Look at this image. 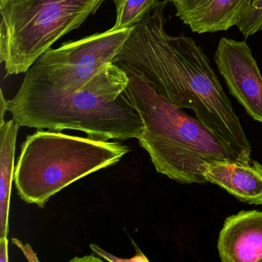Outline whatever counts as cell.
Here are the masks:
<instances>
[{
	"label": "cell",
	"instance_id": "obj_19",
	"mask_svg": "<svg viewBox=\"0 0 262 262\" xmlns=\"http://www.w3.org/2000/svg\"><path fill=\"white\" fill-rule=\"evenodd\" d=\"M251 1H252V0H251Z\"/></svg>",
	"mask_w": 262,
	"mask_h": 262
},
{
	"label": "cell",
	"instance_id": "obj_20",
	"mask_svg": "<svg viewBox=\"0 0 262 262\" xmlns=\"http://www.w3.org/2000/svg\"><path fill=\"white\" fill-rule=\"evenodd\" d=\"M261 261H262V260H261Z\"/></svg>",
	"mask_w": 262,
	"mask_h": 262
},
{
	"label": "cell",
	"instance_id": "obj_10",
	"mask_svg": "<svg viewBox=\"0 0 262 262\" xmlns=\"http://www.w3.org/2000/svg\"><path fill=\"white\" fill-rule=\"evenodd\" d=\"M251 0H207L181 20L193 33H217L237 27Z\"/></svg>",
	"mask_w": 262,
	"mask_h": 262
},
{
	"label": "cell",
	"instance_id": "obj_4",
	"mask_svg": "<svg viewBox=\"0 0 262 262\" xmlns=\"http://www.w3.org/2000/svg\"><path fill=\"white\" fill-rule=\"evenodd\" d=\"M129 151L119 142L37 130L21 145L13 179L18 195L43 208L59 191L116 165Z\"/></svg>",
	"mask_w": 262,
	"mask_h": 262
},
{
	"label": "cell",
	"instance_id": "obj_8",
	"mask_svg": "<svg viewBox=\"0 0 262 262\" xmlns=\"http://www.w3.org/2000/svg\"><path fill=\"white\" fill-rule=\"evenodd\" d=\"M223 262L262 260V211H241L227 217L217 245Z\"/></svg>",
	"mask_w": 262,
	"mask_h": 262
},
{
	"label": "cell",
	"instance_id": "obj_6",
	"mask_svg": "<svg viewBox=\"0 0 262 262\" xmlns=\"http://www.w3.org/2000/svg\"><path fill=\"white\" fill-rule=\"evenodd\" d=\"M133 28L110 29L50 49L25 73L19 92L65 94L82 88L114 62Z\"/></svg>",
	"mask_w": 262,
	"mask_h": 262
},
{
	"label": "cell",
	"instance_id": "obj_13",
	"mask_svg": "<svg viewBox=\"0 0 262 262\" xmlns=\"http://www.w3.org/2000/svg\"><path fill=\"white\" fill-rule=\"evenodd\" d=\"M245 37L262 30V0H252L246 13L237 25Z\"/></svg>",
	"mask_w": 262,
	"mask_h": 262
},
{
	"label": "cell",
	"instance_id": "obj_17",
	"mask_svg": "<svg viewBox=\"0 0 262 262\" xmlns=\"http://www.w3.org/2000/svg\"><path fill=\"white\" fill-rule=\"evenodd\" d=\"M8 245L7 237H0V262H8Z\"/></svg>",
	"mask_w": 262,
	"mask_h": 262
},
{
	"label": "cell",
	"instance_id": "obj_3",
	"mask_svg": "<svg viewBox=\"0 0 262 262\" xmlns=\"http://www.w3.org/2000/svg\"><path fill=\"white\" fill-rule=\"evenodd\" d=\"M117 65L128 75L125 94L143 121L144 132L138 140L157 172L179 183L205 184L207 164L241 157L199 119L158 93L142 74Z\"/></svg>",
	"mask_w": 262,
	"mask_h": 262
},
{
	"label": "cell",
	"instance_id": "obj_7",
	"mask_svg": "<svg viewBox=\"0 0 262 262\" xmlns=\"http://www.w3.org/2000/svg\"><path fill=\"white\" fill-rule=\"evenodd\" d=\"M214 60L230 94L253 119L262 123V76L246 42L222 38Z\"/></svg>",
	"mask_w": 262,
	"mask_h": 262
},
{
	"label": "cell",
	"instance_id": "obj_9",
	"mask_svg": "<svg viewBox=\"0 0 262 262\" xmlns=\"http://www.w3.org/2000/svg\"><path fill=\"white\" fill-rule=\"evenodd\" d=\"M207 183L214 184L241 202L262 205V165L251 157L209 162L203 172Z\"/></svg>",
	"mask_w": 262,
	"mask_h": 262
},
{
	"label": "cell",
	"instance_id": "obj_11",
	"mask_svg": "<svg viewBox=\"0 0 262 262\" xmlns=\"http://www.w3.org/2000/svg\"><path fill=\"white\" fill-rule=\"evenodd\" d=\"M19 124L11 119L0 127V237L9 234V215Z\"/></svg>",
	"mask_w": 262,
	"mask_h": 262
},
{
	"label": "cell",
	"instance_id": "obj_12",
	"mask_svg": "<svg viewBox=\"0 0 262 262\" xmlns=\"http://www.w3.org/2000/svg\"><path fill=\"white\" fill-rule=\"evenodd\" d=\"M108 1V0H107ZM116 6V18L113 30L133 28L143 20L159 4V0H112Z\"/></svg>",
	"mask_w": 262,
	"mask_h": 262
},
{
	"label": "cell",
	"instance_id": "obj_16",
	"mask_svg": "<svg viewBox=\"0 0 262 262\" xmlns=\"http://www.w3.org/2000/svg\"><path fill=\"white\" fill-rule=\"evenodd\" d=\"M12 242H13V245L17 246L18 248L22 251V252L24 253V255H25V257H27V259L29 261H39V259H38L37 255H36V253L33 251V248L30 246V244L24 245V244H23L22 242H20L19 239L15 238V237H13V238L12 239Z\"/></svg>",
	"mask_w": 262,
	"mask_h": 262
},
{
	"label": "cell",
	"instance_id": "obj_18",
	"mask_svg": "<svg viewBox=\"0 0 262 262\" xmlns=\"http://www.w3.org/2000/svg\"><path fill=\"white\" fill-rule=\"evenodd\" d=\"M7 99L4 97V92L1 90V96H0V127L3 126L5 123L4 122V116L7 111Z\"/></svg>",
	"mask_w": 262,
	"mask_h": 262
},
{
	"label": "cell",
	"instance_id": "obj_14",
	"mask_svg": "<svg viewBox=\"0 0 262 262\" xmlns=\"http://www.w3.org/2000/svg\"><path fill=\"white\" fill-rule=\"evenodd\" d=\"M173 4L176 10V16L182 19L185 15L201 7L207 0H166Z\"/></svg>",
	"mask_w": 262,
	"mask_h": 262
},
{
	"label": "cell",
	"instance_id": "obj_2",
	"mask_svg": "<svg viewBox=\"0 0 262 262\" xmlns=\"http://www.w3.org/2000/svg\"><path fill=\"white\" fill-rule=\"evenodd\" d=\"M126 72L112 62L82 88L65 94L21 93L7 100V111L20 127L77 130L108 141L139 139L144 123L125 94Z\"/></svg>",
	"mask_w": 262,
	"mask_h": 262
},
{
	"label": "cell",
	"instance_id": "obj_1",
	"mask_svg": "<svg viewBox=\"0 0 262 262\" xmlns=\"http://www.w3.org/2000/svg\"><path fill=\"white\" fill-rule=\"evenodd\" d=\"M168 2H159L135 26L114 63L142 74L170 103L192 110L207 128L242 157L251 147L209 59L191 37L165 30Z\"/></svg>",
	"mask_w": 262,
	"mask_h": 262
},
{
	"label": "cell",
	"instance_id": "obj_5",
	"mask_svg": "<svg viewBox=\"0 0 262 262\" xmlns=\"http://www.w3.org/2000/svg\"><path fill=\"white\" fill-rule=\"evenodd\" d=\"M107 0H7L0 5V62L6 76L26 73Z\"/></svg>",
	"mask_w": 262,
	"mask_h": 262
},
{
	"label": "cell",
	"instance_id": "obj_15",
	"mask_svg": "<svg viewBox=\"0 0 262 262\" xmlns=\"http://www.w3.org/2000/svg\"><path fill=\"white\" fill-rule=\"evenodd\" d=\"M90 248L93 249V251L96 253V254L99 256V257H102V258L105 259V260H108V261L112 262H138V261H149L148 258L144 255L143 253L139 251V248L136 246V255L133 257V258L129 259H123V258H119V257H116V256L113 255V254H108L106 251L102 250V248H99L98 245H90Z\"/></svg>",
	"mask_w": 262,
	"mask_h": 262
}]
</instances>
